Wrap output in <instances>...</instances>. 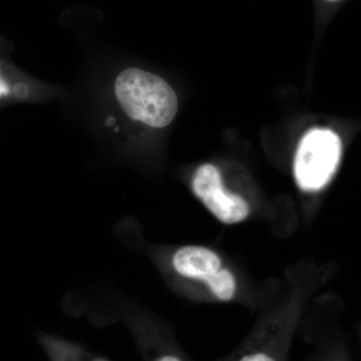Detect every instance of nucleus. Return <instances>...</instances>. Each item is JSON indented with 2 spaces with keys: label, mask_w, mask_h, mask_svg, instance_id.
I'll return each instance as SVG.
<instances>
[{
  "label": "nucleus",
  "mask_w": 361,
  "mask_h": 361,
  "mask_svg": "<svg viewBox=\"0 0 361 361\" xmlns=\"http://www.w3.org/2000/svg\"><path fill=\"white\" fill-rule=\"evenodd\" d=\"M116 96L125 113L135 121L153 128L167 127L178 111V97L164 78L128 68L118 75Z\"/></svg>",
  "instance_id": "f257e3e1"
},
{
  "label": "nucleus",
  "mask_w": 361,
  "mask_h": 361,
  "mask_svg": "<svg viewBox=\"0 0 361 361\" xmlns=\"http://www.w3.org/2000/svg\"><path fill=\"white\" fill-rule=\"evenodd\" d=\"M341 137L334 130L312 129L299 142L294 159V177L302 191L316 192L336 174L341 158Z\"/></svg>",
  "instance_id": "f03ea898"
},
{
  "label": "nucleus",
  "mask_w": 361,
  "mask_h": 361,
  "mask_svg": "<svg viewBox=\"0 0 361 361\" xmlns=\"http://www.w3.org/2000/svg\"><path fill=\"white\" fill-rule=\"evenodd\" d=\"M191 187L195 196L225 224H237L250 214V206L243 197L226 191L219 169L213 164H203L195 171Z\"/></svg>",
  "instance_id": "7ed1b4c3"
},
{
  "label": "nucleus",
  "mask_w": 361,
  "mask_h": 361,
  "mask_svg": "<svg viewBox=\"0 0 361 361\" xmlns=\"http://www.w3.org/2000/svg\"><path fill=\"white\" fill-rule=\"evenodd\" d=\"M170 265L175 274L183 279L206 283L222 268V260L208 247L187 245L173 252Z\"/></svg>",
  "instance_id": "20e7f679"
},
{
  "label": "nucleus",
  "mask_w": 361,
  "mask_h": 361,
  "mask_svg": "<svg viewBox=\"0 0 361 361\" xmlns=\"http://www.w3.org/2000/svg\"><path fill=\"white\" fill-rule=\"evenodd\" d=\"M205 284L219 300H231L236 292V280L228 269L221 268Z\"/></svg>",
  "instance_id": "39448f33"
},
{
  "label": "nucleus",
  "mask_w": 361,
  "mask_h": 361,
  "mask_svg": "<svg viewBox=\"0 0 361 361\" xmlns=\"http://www.w3.org/2000/svg\"><path fill=\"white\" fill-rule=\"evenodd\" d=\"M154 361H183V360L173 353H165V355L158 356Z\"/></svg>",
  "instance_id": "423d86ee"
},
{
  "label": "nucleus",
  "mask_w": 361,
  "mask_h": 361,
  "mask_svg": "<svg viewBox=\"0 0 361 361\" xmlns=\"http://www.w3.org/2000/svg\"><path fill=\"white\" fill-rule=\"evenodd\" d=\"M9 94V87L6 82L0 77V97Z\"/></svg>",
  "instance_id": "0eeeda50"
},
{
  "label": "nucleus",
  "mask_w": 361,
  "mask_h": 361,
  "mask_svg": "<svg viewBox=\"0 0 361 361\" xmlns=\"http://www.w3.org/2000/svg\"><path fill=\"white\" fill-rule=\"evenodd\" d=\"M322 1L326 2V4H337V2H341L342 0H322Z\"/></svg>",
  "instance_id": "6e6552de"
}]
</instances>
